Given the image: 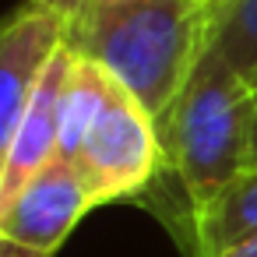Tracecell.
Listing matches in <instances>:
<instances>
[{"label":"cell","mask_w":257,"mask_h":257,"mask_svg":"<svg viewBox=\"0 0 257 257\" xmlns=\"http://www.w3.org/2000/svg\"><path fill=\"white\" fill-rule=\"evenodd\" d=\"M155 127L162 138V173L134 204L159 215L183 253L197 208L253 166V88L222 57L204 50Z\"/></svg>","instance_id":"6da1fadb"},{"label":"cell","mask_w":257,"mask_h":257,"mask_svg":"<svg viewBox=\"0 0 257 257\" xmlns=\"http://www.w3.org/2000/svg\"><path fill=\"white\" fill-rule=\"evenodd\" d=\"M67 46L159 120L208 50V0H131L67 22Z\"/></svg>","instance_id":"7a4b0ae2"},{"label":"cell","mask_w":257,"mask_h":257,"mask_svg":"<svg viewBox=\"0 0 257 257\" xmlns=\"http://www.w3.org/2000/svg\"><path fill=\"white\" fill-rule=\"evenodd\" d=\"M71 166L88 187L95 208L116 201H138L162 173L159 127L123 85L113 81Z\"/></svg>","instance_id":"3957f363"},{"label":"cell","mask_w":257,"mask_h":257,"mask_svg":"<svg viewBox=\"0 0 257 257\" xmlns=\"http://www.w3.org/2000/svg\"><path fill=\"white\" fill-rule=\"evenodd\" d=\"M92 208L95 204L78 169L57 155L18 194L0 204V239L57 257V250Z\"/></svg>","instance_id":"277c9868"},{"label":"cell","mask_w":257,"mask_h":257,"mask_svg":"<svg viewBox=\"0 0 257 257\" xmlns=\"http://www.w3.org/2000/svg\"><path fill=\"white\" fill-rule=\"evenodd\" d=\"M67 46V18L46 0H25L0 29V145H4L29 99L43 85L50 64Z\"/></svg>","instance_id":"5b68a950"},{"label":"cell","mask_w":257,"mask_h":257,"mask_svg":"<svg viewBox=\"0 0 257 257\" xmlns=\"http://www.w3.org/2000/svg\"><path fill=\"white\" fill-rule=\"evenodd\" d=\"M71 46L60 50V57L50 64L43 85L29 99L15 134L0 145V204L11 194H18L43 166H50L60 155V102H64V85L71 71Z\"/></svg>","instance_id":"8992f818"},{"label":"cell","mask_w":257,"mask_h":257,"mask_svg":"<svg viewBox=\"0 0 257 257\" xmlns=\"http://www.w3.org/2000/svg\"><path fill=\"white\" fill-rule=\"evenodd\" d=\"M250 239H257V166L243 169L197 208L183 257H222Z\"/></svg>","instance_id":"52a82bcc"},{"label":"cell","mask_w":257,"mask_h":257,"mask_svg":"<svg viewBox=\"0 0 257 257\" xmlns=\"http://www.w3.org/2000/svg\"><path fill=\"white\" fill-rule=\"evenodd\" d=\"M208 50L257 88V0L208 4Z\"/></svg>","instance_id":"ba28073f"},{"label":"cell","mask_w":257,"mask_h":257,"mask_svg":"<svg viewBox=\"0 0 257 257\" xmlns=\"http://www.w3.org/2000/svg\"><path fill=\"white\" fill-rule=\"evenodd\" d=\"M50 8H57L67 22L74 18H85L92 11H106V8H116V4H131V0H46Z\"/></svg>","instance_id":"9c48e42d"},{"label":"cell","mask_w":257,"mask_h":257,"mask_svg":"<svg viewBox=\"0 0 257 257\" xmlns=\"http://www.w3.org/2000/svg\"><path fill=\"white\" fill-rule=\"evenodd\" d=\"M0 257H50V253H36V250H25V246H18V243L0 239Z\"/></svg>","instance_id":"30bf717a"},{"label":"cell","mask_w":257,"mask_h":257,"mask_svg":"<svg viewBox=\"0 0 257 257\" xmlns=\"http://www.w3.org/2000/svg\"><path fill=\"white\" fill-rule=\"evenodd\" d=\"M222 257H257V239H250V243H243V246H236V250H229Z\"/></svg>","instance_id":"8fae6325"},{"label":"cell","mask_w":257,"mask_h":257,"mask_svg":"<svg viewBox=\"0 0 257 257\" xmlns=\"http://www.w3.org/2000/svg\"><path fill=\"white\" fill-rule=\"evenodd\" d=\"M250 148H253V166H257V88H253V131H250Z\"/></svg>","instance_id":"7c38bea8"},{"label":"cell","mask_w":257,"mask_h":257,"mask_svg":"<svg viewBox=\"0 0 257 257\" xmlns=\"http://www.w3.org/2000/svg\"><path fill=\"white\" fill-rule=\"evenodd\" d=\"M208 4H218V0H208Z\"/></svg>","instance_id":"4fadbf2b"}]
</instances>
